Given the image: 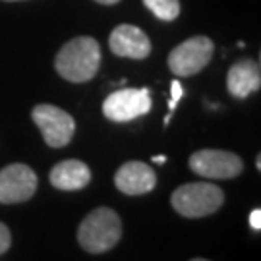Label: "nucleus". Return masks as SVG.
<instances>
[{
    "instance_id": "nucleus-1",
    "label": "nucleus",
    "mask_w": 261,
    "mask_h": 261,
    "mask_svg": "<svg viewBox=\"0 0 261 261\" xmlns=\"http://www.w3.org/2000/svg\"><path fill=\"white\" fill-rule=\"evenodd\" d=\"M101 66V47L93 37L80 35L68 41L55 58L56 72L72 84L93 80Z\"/></svg>"
},
{
    "instance_id": "nucleus-2",
    "label": "nucleus",
    "mask_w": 261,
    "mask_h": 261,
    "mask_svg": "<svg viewBox=\"0 0 261 261\" xmlns=\"http://www.w3.org/2000/svg\"><path fill=\"white\" fill-rule=\"evenodd\" d=\"M122 236L118 213L111 207H97L84 219L77 228V242L89 253H105L112 250Z\"/></svg>"
},
{
    "instance_id": "nucleus-3",
    "label": "nucleus",
    "mask_w": 261,
    "mask_h": 261,
    "mask_svg": "<svg viewBox=\"0 0 261 261\" xmlns=\"http://www.w3.org/2000/svg\"><path fill=\"white\" fill-rule=\"evenodd\" d=\"M170 203L178 215L186 219H199L219 211L224 203V194L211 182H190L172 192Z\"/></svg>"
},
{
    "instance_id": "nucleus-4",
    "label": "nucleus",
    "mask_w": 261,
    "mask_h": 261,
    "mask_svg": "<svg viewBox=\"0 0 261 261\" xmlns=\"http://www.w3.org/2000/svg\"><path fill=\"white\" fill-rule=\"evenodd\" d=\"M215 53L213 41L205 35L186 39L168 55V70L176 77H192L205 68Z\"/></svg>"
},
{
    "instance_id": "nucleus-5",
    "label": "nucleus",
    "mask_w": 261,
    "mask_h": 261,
    "mask_svg": "<svg viewBox=\"0 0 261 261\" xmlns=\"http://www.w3.org/2000/svg\"><path fill=\"white\" fill-rule=\"evenodd\" d=\"M31 118L37 124V128L41 130L43 140L48 147L60 149V147L68 145L74 138V118L55 105H37L31 111Z\"/></svg>"
},
{
    "instance_id": "nucleus-6",
    "label": "nucleus",
    "mask_w": 261,
    "mask_h": 261,
    "mask_svg": "<svg viewBox=\"0 0 261 261\" xmlns=\"http://www.w3.org/2000/svg\"><path fill=\"white\" fill-rule=\"evenodd\" d=\"M188 165L196 174L207 180H230L242 174L244 170V161L236 153L221 149L196 151Z\"/></svg>"
},
{
    "instance_id": "nucleus-7",
    "label": "nucleus",
    "mask_w": 261,
    "mask_h": 261,
    "mask_svg": "<svg viewBox=\"0 0 261 261\" xmlns=\"http://www.w3.org/2000/svg\"><path fill=\"white\" fill-rule=\"evenodd\" d=\"M151 111V91L147 87H124L111 93L103 103V114L112 122H130Z\"/></svg>"
},
{
    "instance_id": "nucleus-8",
    "label": "nucleus",
    "mask_w": 261,
    "mask_h": 261,
    "mask_svg": "<svg viewBox=\"0 0 261 261\" xmlns=\"http://www.w3.org/2000/svg\"><path fill=\"white\" fill-rule=\"evenodd\" d=\"M37 174L33 168L21 163H14L0 170V203L14 205L23 203L37 192Z\"/></svg>"
},
{
    "instance_id": "nucleus-9",
    "label": "nucleus",
    "mask_w": 261,
    "mask_h": 261,
    "mask_svg": "<svg viewBox=\"0 0 261 261\" xmlns=\"http://www.w3.org/2000/svg\"><path fill=\"white\" fill-rule=\"evenodd\" d=\"M114 186L126 196H145L157 186V174L147 163L128 161L116 170Z\"/></svg>"
},
{
    "instance_id": "nucleus-10",
    "label": "nucleus",
    "mask_w": 261,
    "mask_h": 261,
    "mask_svg": "<svg viewBox=\"0 0 261 261\" xmlns=\"http://www.w3.org/2000/svg\"><path fill=\"white\" fill-rule=\"evenodd\" d=\"M109 47L116 56L143 60L151 55V41L138 25L122 23L112 29L109 37Z\"/></svg>"
},
{
    "instance_id": "nucleus-11",
    "label": "nucleus",
    "mask_w": 261,
    "mask_h": 261,
    "mask_svg": "<svg viewBox=\"0 0 261 261\" xmlns=\"http://www.w3.org/2000/svg\"><path fill=\"white\" fill-rule=\"evenodd\" d=\"M261 87V68L257 60L244 58L226 74V89L234 99H246L250 93L257 91Z\"/></svg>"
},
{
    "instance_id": "nucleus-12",
    "label": "nucleus",
    "mask_w": 261,
    "mask_h": 261,
    "mask_svg": "<svg viewBox=\"0 0 261 261\" xmlns=\"http://www.w3.org/2000/svg\"><path fill=\"white\" fill-rule=\"evenodd\" d=\"M48 180L60 192H75V190H84L89 184L91 170L84 161L68 159V161H62L53 167Z\"/></svg>"
},
{
    "instance_id": "nucleus-13",
    "label": "nucleus",
    "mask_w": 261,
    "mask_h": 261,
    "mask_svg": "<svg viewBox=\"0 0 261 261\" xmlns=\"http://www.w3.org/2000/svg\"><path fill=\"white\" fill-rule=\"evenodd\" d=\"M143 4L161 21H174L180 16V0H143Z\"/></svg>"
},
{
    "instance_id": "nucleus-14",
    "label": "nucleus",
    "mask_w": 261,
    "mask_h": 261,
    "mask_svg": "<svg viewBox=\"0 0 261 261\" xmlns=\"http://www.w3.org/2000/svg\"><path fill=\"white\" fill-rule=\"evenodd\" d=\"M182 95H184V87H182V84H180L178 80H174V82L170 84V101H168V114L165 116V126H167L168 122H170V118H172V112H174V109H176L178 103H180Z\"/></svg>"
},
{
    "instance_id": "nucleus-15",
    "label": "nucleus",
    "mask_w": 261,
    "mask_h": 261,
    "mask_svg": "<svg viewBox=\"0 0 261 261\" xmlns=\"http://www.w3.org/2000/svg\"><path fill=\"white\" fill-rule=\"evenodd\" d=\"M10 244H12V234H10V228L4 223H0V255L8 252Z\"/></svg>"
},
{
    "instance_id": "nucleus-16",
    "label": "nucleus",
    "mask_w": 261,
    "mask_h": 261,
    "mask_svg": "<svg viewBox=\"0 0 261 261\" xmlns=\"http://www.w3.org/2000/svg\"><path fill=\"white\" fill-rule=\"evenodd\" d=\"M250 226L253 230H261V209H253L250 213Z\"/></svg>"
},
{
    "instance_id": "nucleus-17",
    "label": "nucleus",
    "mask_w": 261,
    "mask_h": 261,
    "mask_svg": "<svg viewBox=\"0 0 261 261\" xmlns=\"http://www.w3.org/2000/svg\"><path fill=\"white\" fill-rule=\"evenodd\" d=\"M153 161H155L157 165H165V163H167V157H165V155H155Z\"/></svg>"
},
{
    "instance_id": "nucleus-18",
    "label": "nucleus",
    "mask_w": 261,
    "mask_h": 261,
    "mask_svg": "<svg viewBox=\"0 0 261 261\" xmlns=\"http://www.w3.org/2000/svg\"><path fill=\"white\" fill-rule=\"evenodd\" d=\"M95 2H99V4H105V6H112V4H118L120 0H95Z\"/></svg>"
},
{
    "instance_id": "nucleus-19",
    "label": "nucleus",
    "mask_w": 261,
    "mask_h": 261,
    "mask_svg": "<svg viewBox=\"0 0 261 261\" xmlns=\"http://www.w3.org/2000/svg\"><path fill=\"white\" fill-rule=\"evenodd\" d=\"M255 167H257V170L261 168V157H257V163H255Z\"/></svg>"
},
{
    "instance_id": "nucleus-20",
    "label": "nucleus",
    "mask_w": 261,
    "mask_h": 261,
    "mask_svg": "<svg viewBox=\"0 0 261 261\" xmlns=\"http://www.w3.org/2000/svg\"><path fill=\"white\" fill-rule=\"evenodd\" d=\"M4 2H19V0H4Z\"/></svg>"
}]
</instances>
